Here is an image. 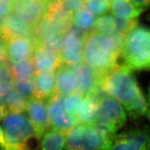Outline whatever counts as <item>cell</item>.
Returning a JSON list of instances; mask_svg holds the SVG:
<instances>
[{
  "instance_id": "5bb4252c",
  "label": "cell",
  "mask_w": 150,
  "mask_h": 150,
  "mask_svg": "<svg viewBox=\"0 0 150 150\" xmlns=\"http://www.w3.org/2000/svg\"><path fill=\"white\" fill-rule=\"evenodd\" d=\"M36 74L54 72L62 65L59 53L50 50L40 45H36L32 56Z\"/></svg>"
},
{
  "instance_id": "e575fe53",
  "label": "cell",
  "mask_w": 150,
  "mask_h": 150,
  "mask_svg": "<svg viewBox=\"0 0 150 150\" xmlns=\"http://www.w3.org/2000/svg\"><path fill=\"white\" fill-rule=\"evenodd\" d=\"M13 0H0V25L12 11Z\"/></svg>"
},
{
  "instance_id": "8d00e7d4",
  "label": "cell",
  "mask_w": 150,
  "mask_h": 150,
  "mask_svg": "<svg viewBox=\"0 0 150 150\" xmlns=\"http://www.w3.org/2000/svg\"><path fill=\"white\" fill-rule=\"evenodd\" d=\"M135 6L147 10L150 7V0H129Z\"/></svg>"
},
{
  "instance_id": "83f0119b",
  "label": "cell",
  "mask_w": 150,
  "mask_h": 150,
  "mask_svg": "<svg viewBox=\"0 0 150 150\" xmlns=\"http://www.w3.org/2000/svg\"><path fill=\"white\" fill-rule=\"evenodd\" d=\"M64 36L59 33L53 31L45 36L36 45H40L50 50L59 53L62 48Z\"/></svg>"
},
{
  "instance_id": "7bdbcfd3",
  "label": "cell",
  "mask_w": 150,
  "mask_h": 150,
  "mask_svg": "<svg viewBox=\"0 0 150 150\" xmlns=\"http://www.w3.org/2000/svg\"><path fill=\"white\" fill-rule=\"evenodd\" d=\"M147 19H148V21H149L150 22V12L149 13V14L148 15V16H147Z\"/></svg>"
},
{
  "instance_id": "6da1fadb",
  "label": "cell",
  "mask_w": 150,
  "mask_h": 150,
  "mask_svg": "<svg viewBox=\"0 0 150 150\" xmlns=\"http://www.w3.org/2000/svg\"><path fill=\"white\" fill-rule=\"evenodd\" d=\"M121 50L111 36L92 30L84 41L83 61L101 76L118 65Z\"/></svg>"
},
{
  "instance_id": "5b68a950",
  "label": "cell",
  "mask_w": 150,
  "mask_h": 150,
  "mask_svg": "<svg viewBox=\"0 0 150 150\" xmlns=\"http://www.w3.org/2000/svg\"><path fill=\"white\" fill-rule=\"evenodd\" d=\"M89 32L74 26L64 35L62 48L59 52L62 64L71 67L82 62L83 46Z\"/></svg>"
},
{
  "instance_id": "ac0fdd59",
  "label": "cell",
  "mask_w": 150,
  "mask_h": 150,
  "mask_svg": "<svg viewBox=\"0 0 150 150\" xmlns=\"http://www.w3.org/2000/svg\"><path fill=\"white\" fill-rule=\"evenodd\" d=\"M99 100L92 95L84 97L80 110L77 116L78 124L93 125L97 121Z\"/></svg>"
},
{
  "instance_id": "cb8c5ba5",
  "label": "cell",
  "mask_w": 150,
  "mask_h": 150,
  "mask_svg": "<svg viewBox=\"0 0 150 150\" xmlns=\"http://www.w3.org/2000/svg\"><path fill=\"white\" fill-rule=\"evenodd\" d=\"M97 18L86 8H82L76 12L73 16V24L85 31H91L93 30Z\"/></svg>"
},
{
  "instance_id": "2e32d148",
  "label": "cell",
  "mask_w": 150,
  "mask_h": 150,
  "mask_svg": "<svg viewBox=\"0 0 150 150\" xmlns=\"http://www.w3.org/2000/svg\"><path fill=\"white\" fill-rule=\"evenodd\" d=\"M76 80L71 68L62 64L54 72V93L67 96L76 91Z\"/></svg>"
},
{
  "instance_id": "484cf974",
  "label": "cell",
  "mask_w": 150,
  "mask_h": 150,
  "mask_svg": "<svg viewBox=\"0 0 150 150\" xmlns=\"http://www.w3.org/2000/svg\"><path fill=\"white\" fill-rule=\"evenodd\" d=\"M29 100L13 90L7 95L6 105L11 112L22 113L26 110Z\"/></svg>"
},
{
  "instance_id": "4fadbf2b",
  "label": "cell",
  "mask_w": 150,
  "mask_h": 150,
  "mask_svg": "<svg viewBox=\"0 0 150 150\" xmlns=\"http://www.w3.org/2000/svg\"><path fill=\"white\" fill-rule=\"evenodd\" d=\"M70 67L76 77V92L85 96L91 94L99 86L100 75L84 62Z\"/></svg>"
},
{
  "instance_id": "e0dca14e",
  "label": "cell",
  "mask_w": 150,
  "mask_h": 150,
  "mask_svg": "<svg viewBox=\"0 0 150 150\" xmlns=\"http://www.w3.org/2000/svg\"><path fill=\"white\" fill-rule=\"evenodd\" d=\"M33 80L34 89L32 97L46 100L54 94V72L37 74Z\"/></svg>"
},
{
  "instance_id": "60d3db41",
  "label": "cell",
  "mask_w": 150,
  "mask_h": 150,
  "mask_svg": "<svg viewBox=\"0 0 150 150\" xmlns=\"http://www.w3.org/2000/svg\"><path fill=\"white\" fill-rule=\"evenodd\" d=\"M147 103L150 108V86L149 88L148 93H147Z\"/></svg>"
},
{
  "instance_id": "7c38bea8",
  "label": "cell",
  "mask_w": 150,
  "mask_h": 150,
  "mask_svg": "<svg viewBox=\"0 0 150 150\" xmlns=\"http://www.w3.org/2000/svg\"><path fill=\"white\" fill-rule=\"evenodd\" d=\"M26 111L36 134L42 138L43 134L51 128L47 103L43 100L31 97L28 100Z\"/></svg>"
},
{
  "instance_id": "603a6c76",
  "label": "cell",
  "mask_w": 150,
  "mask_h": 150,
  "mask_svg": "<svg viewBox=\"0 0 150 150\" xmlns=\"http://www.w3.org/2000/svg\"><path fill=\"white\" fill-rule=\"evenodd\" d=\"M123 106L129 117L134 120H137L142 117L147 116L149 111L148 103L142 91L132 100Z\"/></svg>"
},
{
  "instance_id": "8fae6325",
  "label": "cell",
  "mask_w": 150,
  "mask_h": 150,
  "mask_svg": "<svg viewBox=\"0 0 150 150\" xmlns=\"http://www.w3.org/2000/svg\"><path fill=\"white\" fill-rule=\"evenodd\" d=\"M0 36L7 42L18 38L33 40V25L22 21L11 12L4 18L0 26Z\"/></svg>"
},
{
  "instance_id": "f1b7e54d",
  "label": "cell",
  "mask_w": 150,
  "mask_h": 150,
  "mask_svg": "<svg viewBox=\"0 0 150 150\" xmlns=\"http://www.w3.org/2000/svg\"><path fill=\"white\" fill-rule=\"evenodd\" d=\"M84 97L76 91L66 96L64 98V107L66 112L70 115L77 117L80 110Z\"/></svg>"
},
{
  "instance_id": "7402d4cb",
  "label": "cell",
  "mask_w": 150,
  "mask_h": 150,
  "mask_svg": "<svg viewBox=\"0 0 150 150\" xmlns=\"http://www.w3.org/2000/svg\"><path fill=\"white\" fill-rule=\"evenodd\" d=\"M8 64L15 81L32 80L36 75L32 58L17 62L8 61Z\"/></svg>"
},
{
  "instance_id": "f6af8a7d",
  "label": "cell",
  "mask_w": 150,
  "mask_h": 150,
  "mask_svg": "<svg viewBox=\"0 0 150 150\" xmlns=\"http://www.w3.org/2000/svg\"><path fill=\"white\" fill-rule=\"evenodd\" d=\"M111 1H114V0H110Z\"/></svg>"
},
{
  "instance_id": "d6a6232c",
  "label": "cell",
  "mask_w": 150,
  "mask_h": 150,
  "mask_svg": "<svg viewBox=\"0 0 150 150\" xmlns=\"http://www.w3.org/2000/svg\"><path fill=\"white\" fill-rule=\"evenodd\" d=\"M34 82L33 79L23 81H15L13 90L28 98L33 95Z\"/></svg>"
},
{
  "instance_id": "3957f363",
  "label": "cell",
  "mask_w": 150,
  "mask_h": 150,
  "mask_svg": "<svg viewBox=\"0 0 150 150\" xmlns=\"http://www.w3.org/2000/svg\"><path fill=\"white\" fill-rule=\"evenodd\" d=\"M99 85L108 95L123 105L141 91L132 70L124 64L117 65L100 76Z\"/></svg>"
},
{
  "instance_id": "f35d334b",
  "label": "cell",
  "mask_w": 150,
  "mask_h": 150,
  "mask_svg": "<svg viewBox=\"0 0 150 150\" xmlns=\"http://www.w3.org/2000/svg\"><path fill=\"white\" fill-rule=\"evenodd\" d=\"M0 150H15L5 139H0Z\"/></svg>"
},
{
  "instance_id": "ba28073f",
  "label": "cell",
  "mask_w": 150,
  "mask_h": 150,
  "mask_svg": "<svg viewBox=\"0 0 150 150\" xmlns=\"http://www.w3.org/2000/svg\"><path fill=\"white\" fill-rule=\"evenodd\" d=\"M110 150H150V128H131L116 134Z\"/></svg>"
},
{
  "instance_id": "ee69618b",
  "label": "cell",
  "mask_w": 150,
  "mask_h": 150,
  "mask_svg": "<svg viewBox=\"0 0 150 150\" xmlns=\"http://www.w3.org/2000/svg\"><path fill=\"white\" fill-rule=\"evenodd\" d=\"M48 1L50 2V1H52V0H48Z\"/></svg>"
},
{
  "instance_id": "1f68e13d",
  "label": "cell",
  "mask_w": 150,
  "mask_h": 150,
  "mask_svg": "<svg viewBox=\"0 0 150 150\" xmlns=\"http://www.w3.org/2000/svg\"><path fill=\"white\" fill-rule=\"evenodd\" d=\"M110 0H86L85 7L95 16H103L111 8Z\"/></svg>"
},
{
  "instance_id": "8992f818",
  "label": "cell",
  "mask_w": 150,
  "mask_h": 150,
  "mask_svg": "<svg viewBox=\"0 0 150 150\" xmlns=\"http://www.w3.org/2000/svg\"><path fill=\"white\" fill-rule=\"evenodd\" d=\"M126 120L125 110L116 99L107 95L100 101L96 123L105 125L116 132L125 125Z\"/></svg>"
},
{
  "instance_id": "ffe728a7",
  "label": "cell",
  "mask_w": 150,
  "mask_h": 150,
  "mask_svg": "<svg viewBox=\"0 0 150 150\" xmlns=\"http://www.w3.org/2000/svg\"><path fill=\"white\" fill-rule=\"evenodd\" d=\"M66 134L61 131L50 128L43 134L39 150H65Z\"/></svg>"
},
{
  "instance_id": "9a60e30c",
  "label": "cell",
  "mask_w": 150,
  "mask_h": 150,
  "mask_svg": "<svg viewBox=\"0 0 150 150\" xmlns=\"http://www.w3.org/2000/svg\"><path fill=\"white\" fill-rule=\"evenodd\" d=\"M35 47V41L31 38H16L7 41V54L9 61L17 62L31 59Z\"/></svg>"
},
{
  "instance_id": "4dcf8cb0",
  "label": "cell",
  "mask_w": 150,
  "mask_h": 150,
  "mask_svg": "<svg viewBox=\"0 0 150 150\" xmlns=\"http://www.w3.org/2000/svg\"><path fill=\"white\" fill-rule=\"evenodd\" d=\"M28 118L22 113H8L3 121L5 129H15L23 127Z\"/></svg>"
},
{
  "instance_id": "d6986e66",
  "label": "cell",
  "mask_w": 150,
  "mask_h": 150,
  "mask_svg": "<svg viewBox=\"0 0 150 150\" xmlns=\"http://www.w3.org/2000/svg\"><path fill=\"white\" fill-rule=\"evenodd\" d=\"M110 10L114 16L124 19L137 18L146 11L135 6L129 0H114Z\"/></svg>"
},
{
  "instance_id": "7a4b0ae2",
  "label": "cell",
  "mask_w": 150,
  "mask_h": 150,
  "mask_svg": "<svg viewBox=\"0 0 150 150\" xmlns=\"http://www.w3.org/2000/svg\"><path fill=\"white\" fill-rule=\"evenodd\" d=\"M123 64L132 70H150V28L137 26L124 40L121 54Z\"/></svg>"
},
{
  "instance_id": "9c48e42d",
  "label": "cell",
  "mask_w": 150,
  "mask_h": 150,
  "mask_svg": "<svg viewBox=\"0 0 150 150\" xmlns=\"http://www.w3.org/2000/svg\"><path fill=\"white\" fill-rule=\"evenodd\" d=\"M48 0H13L12 12L23 21L34 25L45 16Z\"/></svg>"
},
{
  "instance_id": "836d02e7",
  "label": "cell",
  "mask_w": 150,
  "mask_h": 150,
  "mask_svg": "<svg viewBox=\"0 0 150 150\" xmlns=\"http://www.w3.org/2000/svg\"><path fill=\"white\" fill-rule=\"evenodd\" d=\"M62 2L64 7L73 13L83 8L86 0H62Z\"/></svg>"
},
{
  "instance_id": "52a82bcc",
  "label": "cell",
  "mask_w": 150,
  "mask_h": 150,
  "mask_svg": "<svg viewBox=\"0 0 150 150\" xmlns=\"http://www.w3.org/2000/svg\"><path fill=\"white\" fill-rule=\"evenodd\" d=\"M65 96L54 93L47 103L50 127L67 133L78 125L76 117L66 112L64 107Z\"/></svg>"
},
{
  "instance_id": "277c9868",
  "label": "cell",
  "mask_w": 150,
  "mask_h": 150,
  "mask_svg": "<svg viewBox=\"0 0 150 150\" xmlns=\"http://www.w3.org/2000/svg\"><path fill=\"white\" fill-rule=\"evenodd\" d=\"M65 150H101L100 137L94 126L78 124L70 130Z\"/></svg>"
},
{
  "instance_id": "d590c367",
  "label": "cell",
  "mask_w": 150,
  "mask_h": 150,
  "mask_svg": "<svg viewBox=\"0 0 150 150\" xmlns=\"http://www.w3.org/2000/svg\"><path fill=\"white\" fill-rule=\"evenodd\" d=\"M7 42L0 36V63L7 62Z\"/></svg>"
},
{
  "instance_id": "74e56055",
  "label": "cell",
  "mask_w": 150,
  "mask_h": 150,
  "mask_svg": "<svg viewBox=\"0 0 150 150\" xmlns=\"http://www.w3.org/2000/svg\"><path fill=\"white\" fill-rule=\"evenodd\" d=\"M8 113V109L7 105L0 103V121L4 119Z\"/></svg>"
},
{
  "instance_id": "30bf717a",
  "label": "cell",
  "mask_w": 150,
  "mask_h": 150,
  "mask_svg": "<svg viewBox=\"0 0 150 150\" xmlns=\"http://www.w3.org/2000/svg\"><path fill=\"white\" fill-rule=\"evenodd\" d=\"M44 17L54 31L62 35H65L72 28V13L64 7L62 0L50 1Z\"/></svg>"
},
{
  "instance_id": "d4e9b609",
  "label": "cell",
  "mask_w": 150,
  "mask_h": 150,
  "mask_svg": "<svg viewBox=\"0 0 150 150\" xmlns=\"http://www.w3.org/2000/svg\"><path fill=\"white\" fill-rule=\"evenodd\" d=\"M14 82L8 62L0 63V97L8 95L13 88Z\"/></svg>"
},
{
  "instance_id": "b9f144b4",
  "label": "cell",
  "mask_w": 150,
  "mask_h": 150,
  "mask_svg": "<svg viewBox=\"0 0 150 150\" xmlns=\"http://www.w3.org/2000/svg\"><path fill=\"white\" fill-rule=\"evenodd\" d=\"M147 117L148 118V119H149V121H150V109L149 110V112H148V113H147Z\"/></svg>"
},
{
  "instance_id": "4316f807",
  "label": "cell",
  "mask_w": 150,
  "mask_h": 150,
  "mask_svg": "<svg viewBox=\"0 0 150 150\" xmlns=\"http://www.w3.org/2000/svg\"><path fill=\"white\" fill-rule=\"evenodd\" d=\"M115 18L111 15H105L97 18L93 31L107 36H112L115 33Z\"/></svg>"
},
{
  "instance_id": "44dd1931",
  "label": "cell",
  "mask_w": 150,
  "mask_h": 150,
  "mask_svg": "<svg viewBox=\"0 0 150 150\" xmlns=\"http://www.w3.org/2000/svg\"><path fill=\"white\" fill-rule=\"evenodd\" d=\"M35 134H37L35 129L28 119L25 125L20 129H5L4 139L9 145L15 149L19 144Z\"/></svg>"
},
{
  "instance_id": "ab89813d",
  "label": "cell",
  "mask_w": 150,
  "mask_h": 150,
  "mask_svg": "<svg viewBox=\"0 0 150 150\" xmlns=\"http://www.w3.org/2000/svg\"><path fill=\"white\" fill-rule=\"evenodd\" d=\"M0 139H4V132L2 128L0 126Z\"/></svg>"
},
{
  "instance_id": "f546056e",
  "label": "cell",
  "mask_w": 150,
  "mask_h": 150,
  "mask_svg": "<svg viewBox=\"0 0 150 150\" xmlns=\"http://www.w3.org/2000/svg\"><path fill=\"white\" fill-rule=\"evenodd\" d=\"M138 25L139 20L137 18L124 19L116 17L115 34L125 39L129 33Z\"/></svg>"
}]
</instances>
